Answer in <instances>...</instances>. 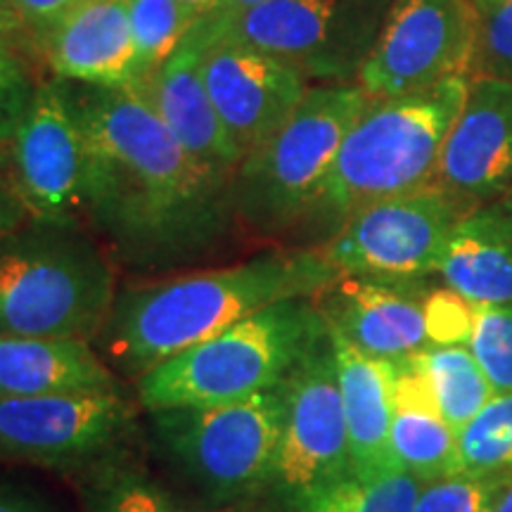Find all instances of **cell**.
<instances>
[{
  "label": "cell",
  "instance_id": "cell-32",
  "mask_svg": "<svg viewBox=\"0 0 512 512\" xmlns=\"http://www.w3.org/2000/svg\"><path fill=\"white\" fill-rule=\"evenodd\" d=\"M38 83L22 60L0 64V166L5 169V155L22 124Z\"/></svg>",
  "mask_w": 512,
  "mask_h": 512
},
{
  "label": "cell",
  "instance_id": "cell-21",
  "mask_svg": "<svg viewBox=\"0 0 512 512\" xmlns=\"http://www.w3.org/2000/svg\"><path fill=\"white\" fill-rule=\"evenodd\" d=\"M439 275L475 306L512 304V197L467 211L448 235Z\"/></svg>",
  "mask_w": 512,
  "mask_h": 512
},
{
  "label": "cell",
  "instance_id": "cell-5",
  "mask_svg": "<svg viewBox=\"0 0 512 512\" xmlns=\"http://www.w3.org/2000/svg\"><path fill=\"white\" fill-rule=\"evenodd\" d=\"M467 88L470 76H453L420 93L370 98L344 136L309 219L330 223L335 233L368 204L437 183L441 152Z\"/></svg>",
  "mask_w": 512,
  "mask_h": 512
},
{
  "label": "cell",
  "instance_id": "cell-10",
  "mask_svg": "<svg viewBox=\"0 0 512 512\" xmlns=\"http://www.w3.org/2000/svg\"><path fill=\"white\" fill-rule=\"evenodd\" d=\"M136 430V406L121 392L0 399V463L83 475Z\"/></svg>",
  "mask_w": 512,
  "mask_h": 512
},
{
  "label": "cell",
  "instance_id": "cell-23",
  "mask_svg": "<svg viewBox=\"0 0 512 512\" xmlns=\"http://www.w3.org/2000/svg\"><path fill=\"white\" fill-rule=\"evenodd\" d=\"M83 512H190L174 489L119 451L81 475Z\"/></svg>",
  "mask_w": 512,
  "mask_h": 512
},
{
  "label": "cell",
  "instance_id": "cell-24",
  "mask_svg": "<svg viewBox=\"0 0 512 512\" xmlns=\"http://www.w3.org/2000/svg\"><path fill=\"white\" fill-rule=\"evenodd\" d=\"M430 380L441 418L460 432L494 396L484 370L467 347H425L415 354Z\"/></svg>",
  "mask_w": 512,
  "mask_h": 512
},
{
  "label": "cell",
  "instance_id": "cell-25",
  "mask_svg": "<svg viewBox=\"0 0 512 512\" xmlns=\"http://www.w3.org/2000/svg\"><path fill=\"white\" fill-rule=\"evenodd\" d=\"M389 444L396 465L422 484L456 475V432L439 411H394Z\"/></svg>",
  "mask_w": 512,
  "mask_h": 512
},
{
  "label": "cell",
  "instance_id": "cell-14",
  "mask_svg": "<svg viewBox=\"0 0 512 512\" xmlns=\"http://www.w3.org/2000/svg\"><path fill=\"white\" fill-rule=\"evenodd\" d=\"M202 74L214 110L242 159L292 117L313 86L292 62L228 41L219 31L204 55Z\"/></svg>",
  "mask_w": 512,
  "mask_h": 512
},
{
  "label": "cell",
  "instance_id": "cell-1",
  "mask_svg": "<svg viewBox=\"0 0 512 512\" xmlns=\"http://www.w3.org/2000/svg\"><path fill=\"white\" fill-rule=\"evenodd\" d=\"M53 81L88 145L83 223L114 264L164 273L223 247L238 228L235 171L185 150L131 88Z\"/></svg>",
  "mask_w": 512,
  "mask_h": 512
},
{
  "label": "cell",
  "instance_id": "cell-11",
  "mask_svg": "<svg viewBox=\"0 0 512 512\" xmlns=\"http://www.w3.org/2000/svg\"><path fill=\"white\" fill-rule=\"evenodd\" d=\"M477 36L475 0H394L356 83L370 98H399L472 76Z\"/></svg>",
  "mask_w": 512,
  "mask_h": 512
},
{
  "label": "cell",
  "instance_id": "cell-37",
  "mask_svg": "<svg viewBox=\"0 0 512 512\" xmlns=\"http://www.w3.org/2000/svg\"><path fill=\"white\" fill-rule=\"evenodd\" d=\"M181 3L190 5V8L200 12V15H219V12H223L226 0H181Z\"/></svg>",
  "mask_w": 512,
  "mask_h": 512
},
{
  "label": "cell",
  "instance_id": "cell-39",
  "mask_svg": "<svg viewBox=\"0 0 512 512\" xmlns=\"http://www.w3.org/2000/svg\"><path fill=\"white\" fill-rule=\"evenodd\" d=\"M259 3H264V0H226L223 12H219V15H235V12H242V10L252 8V5H259Z\"/></svg>",
  "mask_w": 512,
  "mask_h": 512
},
{
  "label": "cell",
  "instance_id": "cell-19",
  "mask_svg": "<svg viewBox=\"0 0 512 512\" xmlns=\"http://www.w3.org/2000/svg\"><path fill=\"white\" fill-rule=\"evenodd\" d=\"M121 392L119 375L79 339L0 337V399Z\"/></svg>",
  "mask_w": 512,
  "mask_h": 512
},
{
  "label": "cell",
  "instance_id": "cell-38",
  "mask_svg": "<svg viewBox=\"0 0 512 512\" xmlns=\"http://www.w3.org/2000/svg\"><path fill=\"white\" fill-rule=\"evenodd\" d=\"M0 24H5V27L15 29V31H22V34H27L22 27V22H19L15 8H12L10 0H0Z\"/></svg>",
  "mask_w": 512,
  "mask_h": 512
},
{
  "label": "cell",
  "instance_id": "cell-9",
  "mask_svg": "<svg viewBox=\"0 0 512 512\" xmlns=\"http://www.w3.org/2000/svg\"><path fill=\"white\" fill-rule=\"evenodd\" d=\"M467 211L472 209L430 185L354 211L320 252L339 275L415 283L439 273L448 235Z\"/></svg>",
  "mask_w": 512,
  "mask_h": 512
},
{
  "label": "cell",
  "instance_id": "cell-36",
  "mask_svg": "<svg viewBox=\"0 0 512 512\" xmlns=\"http://www.w3.org/2000/svg\"><path fill=\"white\" fill-rule=\"evenodd\" d=\"M19 38H29V36L22 34V31H15V29L5 27V24H0V64L22 60V57L17 55V48H15V43L19 41Z\"/></svg>",
  "mask_w": 512,
  "mask_h": 512
},
{
  "label": "cell",
  "instance_id": "cell-7",
  "mask_svg": "<svg viewBox=\"0 0 512 512\" xmlns=\"http://www.w3.org/2000/svg\"><path fill=\"white\" fill-rule=\"evenodd\" d=\"M368 102L358 83L311 86L292 117L235 169L238 228L275 238L309 219L344 136Z\"/></svg>",
  "mask_w": 512,
  "mask_h": 512
},
{
  "label": "cell",
  "instance_id": "cell-31",
  "mask_svg": "<svg viewBox=\"0 0 512 512\" xmlns=\"http://www.w3.org/2000/svg\"><path fill=\"white\" fill-rule=\"evenodd\" d=\"M425 330L432 347H467L475 330L477 306L451 287L427 292L422 299Z\"/></svg>",
  "mask_w": 512,
  "mask_h": 512
},
{
  "label": "cell",
  "instance_id": "cell-42",
  "mask_svg": "<svg viewBox=\"0 0 512 512\" xmlns=\"http://www.w3.org/2000/svg\"><path fill=\"white\" fill-rule=\"evenodd\" d=\"M510 190H512V188H510ZM510 197H512V195H510Z\"/></svg>",
  "mask_w": 512,
  "mask_h": 512
},
{
  "label": "cell",
  "instance_id": "cell-26",
  "mask_svg": "<svg viewBox=\"0 0 512 512\" xmlns=\"http://www.w3.org/2000/svg\"><path fill=\"white\" fill-rule=\"evenodd\" d=\"M456 475L501 477L512 482V394L491 401L456 434Z\"/></svg>",
  "mask_w": 512,
  "mask_h": 512
},
{
  "label": "cell",
  "instance_id": "cell-17",
  "mask_svg": "<svg viewBox=\"0 0 512 512\" xmlns=\"http://www.w3.org/2000/svg\"><path fill=\"white\" fill-rule=\"evenodd\" d=\"M420 283V280H415ZM415 283L339 275L313 297L332 332L380 361H403L430 347L425 330V294Z\"/></svg>",
  "mask_w": 512,
  "mask_h": 512
},
{
  "label": "cell",
  "instance_id": "cell-35",
  "mask_svg": "<svg viewBox=\"0 0 512 512\" xmlns=\"http://www.w3.org/2000/svg\"><path fill=\"white\" fill-rule=\"evenodd\" d=\"M0 512H62L60 505L27 486L0 482Z\"/></svg>",
  "mask_w": 512,
  "mask_h": 512
},
{
  "label": "cell",
  "instance_id": "cell-22",
  "mask_svg": "<svg viewBox=\"0 0 512 512\" xmlns=\"http://www.w3.org/2000/svg\"><path fill=\"white\" fill-rule=\"evenodd\" d=\"M420 489L406 470L347 475L306 489H268L242 512H413Z\"/></svg>",
  "mask_w": 512,
  "mask_h": 512
},
{
  "label": "cell",
  "instance_id": "cell-28",
  "mask_svg": "<svg viewBox=\"0 0 512 512\" xmlns=\"http://www.w3.org/2000/svg\"><path fill=\"white\" fill-rule=\"evenodd\" d=\"M467 349L477 358L494 394H512V304L477 306Z\"/></svg>",
  "mask_w": 512,
  "mask_h": 512
},
{
  "label": "cell",
  "instance_id": "cell-30",
  "mask_svg": "<svg viewBox=\"0 0 512 512\" xmlns=\"http://www.w3.org/2000/svg\"><path fill=\"white\" fill-rule=\"evenodd\" d=\"M472 76L512 81V0H494L479 10Z\"/></svg>",
  "mask_w": 512,
  "mask_h": 512
},
{
  "label": "cell",
  "instance_id": "cell-6",
  "mask_svg": "<svg viewBox=\"0 0 512 512\" xmlns=\"http://www.w3.org/2000/svg\"><path fill=\"white\" fill-rule=\"evenodd\" d=\"M328 335L313 297L285 299L138 377L136 401L145 413L245 401L285 382Z\"/></svg>",
  "mask_w": 512,
  "mask_h": 512
},
{
  "label": "cell",
  "instance_id": "cell-3",
  "mask_svg": "<svg viewBox=\"0 0 512 512\" xmlns=\"http://www.w3.org/2000/svg\"><path fill=\"white\" fill-rule=\"evenodd\" d=\"M287 380L245 401L145 413L152 456L195 512L245 510L271 486Z\"/></svg>",
  "mask_w": 512,
  "mask_h": 512
},
{
  "label": "cell",
  "instance_id": "cell-33",
  "mask_svg": "<svg viewBox=\"0 0 512 512\" xmlns=\"http://www.w3.org/2000/svg\"><path fill=\"white\" fill-rule=\"evenodd\" d=\"M19 22L27 31L29 41L34 43L43 31L53 27L57 19H62L69 10L81 5L83 0H10Z\"/></svg>",
  "mask_w": 512,
  "mask_h": 512
},
{
  "label": "cell",
  "instance_id": "cell-15",
  "mask_svg": "<svg viewBox=\"0 0 512 512\" xmlns=\"http://www.w3.org/2000/svg\"><path fill=\"white\" fill-rule=\"evenodd\" d=\"M477 209L512 188V81L470 76L463 110L448 131L437 183Z\"/></svg>",
  "mask_w": 512,
  "mask_h": 512
},
{
  "label": "cell",
  "instance_id": "cell-13",
  "mask_svg": "<svg viewBox=\"0 0 512 512\" xmlns=\"http://www.w3.org/2000/svg\"><path fill=\"white\" fill-rule=\"evenodd\" d=\"M347 475H354L349 432L328 335L287 377L283 439L268 489H306Z\"/></svg>",
  "mask_w": 512,
  "mask_h": 512
},
{
  "label": "cell",
  "instance_id": "cell-40",
  "mask_svg": "<svg viewBox=\"0 0 512 512\" xmlns=\"http://www.w3.org/2000/svg\"><path fill=\"white\" fill-rule=\"evenodd\" d=\"M491 512H512V482L505 486L503 494L498 496V501Z\"/></svg>",
  "mask_w": 512,
  "mask_h": 512
},
{
  "label": "cell",
  "instance_id": "cell-8",
  "mask_svg": "<svg viewBox=\"0 0 512 512\" xmlns=\"http://www.w3.org/2000/svg\"><path fill=\"white\" fill-rule=\"evenodd\" d=\"M394 0H264L216 15V31L292 62L318 83H356Z\"/></svg>",
  "mask_w": 512,
  "mask_h": 512
},
{
  "label": "cell",
  "instance_id": "cell-29",
  "mask_svg": "<svg viewBox=\"0 0 512 512\" xmlns=\"http://www.w3.org/2000/svg\"><path fill=\"white\" fill-rule=\"evenodd\" d=\"M510 479L451 475L422 484L413 512H491Z\"/></svg>",
  "mask_w": 512,
  "mask_h": 512
},
{
  "label": "cell",
  "instance_id": "cell-27",
  "mask_svg": "<svg viewBox=\"0 0 512 512\" xmlns=\"http://www.w3.org/2000/svg\"><path fill=\"white\" fill-rule=\"evenodd\" d=\"M128 15L136 41V83L162 67L204 17L181 0H128Z\"/></svg>",
  "mask_w": 512,
  "mask_h": 512
},
{
  "label": "cell",
  "instance_id": "cell-4",
  "mask_svg": "<svg viewBox=\"0 0 512 512\" xmlns=\"http://www.w3.org/2000/svg\"><path fill=\"white\" fill-rule=\"evenodd\" d=\"M117 292V264L86 223L31 219L0 245V337L93 344Z\"/></svg>",
  "mask_w": 512,
  "mask_h": 512
},
{
  "label": "cell",
  "instance_id": "cell-41",
  "mask_svg": "<svg viewBox=\"0 0 512 512\" xmlns=\"http://www.w3.org/2000/svg\"><path fill=\"white\" fill-rule=\"evenodd\" d=\"M489 3H494V0H475L477 10H482V8H486V5H489Z\"/></svg>",
  "mask_w": 512,
  "mask_h": 512
},
{
  "label": "cell",
  "instance_id": "cell-20",
  "mask_svg": "<svg viewBox=\"0 0 512 512\" xmlns=\"http://www.w3.org/2000/svg\"><path fill=\"white\" fill-rule=\"evenodd\" d=\"M337 361V382L342 394L344 420L349 432L351 470L358 477H377L401 470L392 456V382L394 361L363 354L342 335L330 330Z\"/></svg>",
  "mask_w": 512,
  "mask_h": 512
},
{
  "label": "cell",
  "instance_id": "cell-34",
  "mask_svg": "<svg viewBox=\"0 0 512 512\" xmlns=\"http://www.w3.org/2000/svg\"><path fill=\"white\" fill-rule=\"evenodd\" d=\"M31 221V214L24 207V202L19 200L17 190L12 188L8 174L0 166V245L10 238L12 233H17L19 228L27 226Z\"/></svg>",
  "mask_w": 512,
  "mask_h": 512
},
{
  "label": "cell",
  "instance_id": "cell-2",
  "mask_svg": "<svg viewBox=\"0 0 512 512\" xmlns=\"http://www.w3.org/2000/svg\"><path fill=\"white\" fill-rule=\"evenodd\" d=\"M337 278L320 249H268L233 266L124 287L93 347L119 377L138 380L252 313L316 297Z\"/></svg>",
  "mask_w": 512,
  "mask_h": 512
},
{
  "label": "cell",
  "instance_id": "cell-16",
  "mask_svg": "<svg viewBox=\"0 0 512 512\" xmlns=\"http://www.w3.org/2000/svg\"><path fill=\"white\" fill-rule=\"evenodd\" d=\"M214 36L216 19L204 15L176 53L131 91L157 112L185 150L211 166L235 171L242 157L214 110L202 74L204 55Z\"/></svg>",
  "mask_w": 512,
  "mask_h": 512
},
{
  "label": "cell",
  "instance_id": "cell-12",
  "mask_svg": "<svg viewBox=\"0 0 512 512\" xmlns=\"http://www.w3.org/2000/svg\"><path fill=\"white\" fill-rule=\"evenodd\" d=\"M5 174L31 219L83 223L88 145L53 79L36 86L5 155Z\"/></svg>",
  "mask_w": 512,
  "mask_h": 512
},
{
  "label": "cell",
  "instance_id": "cell-18",
  "mask_svg": "<svg viewBox=\"0 0 512 512\" xmlns=\"http://www.w3.org/2000/svg\"><path fill=\"white\" fill-rule=\"evenodd\" d=\"M53 79L102 88L136 83L128 0H83L34 41Z\"/></svg>",
  "mask_w": 512,
  "mask_h": 512
}]
</instances>
